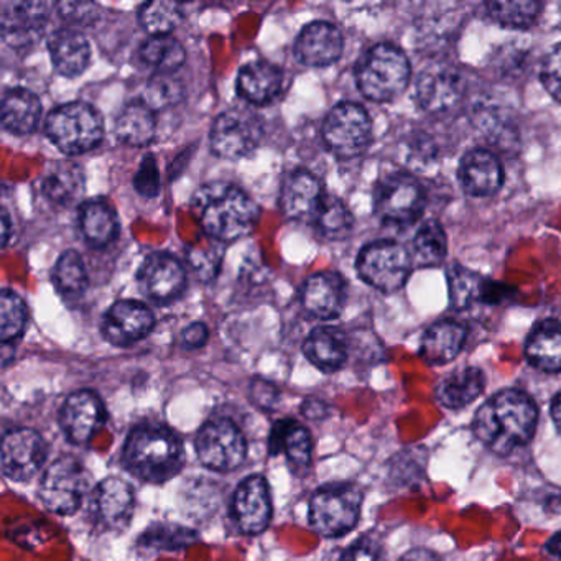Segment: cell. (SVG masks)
<instances>
[{"mask_svg":"<svg viewBox=\"0 0 561 561\" xmlns=\"http://www.w3.org/2000/svg\"><path fill=\"white\" fill-rule=\"evenodd\" d=\"M446 251L448 241L442 226L436 221H426L413 241V262L419 267H436L445 261Z\"/></svg>","mask_w":561,"mask_h":561,"instance_id":"obj_38","label":"cell"},{"mask_svg":"<svg viewBox=\"0 0 561 561\" xmlns=\"http://www.w3.org/2000/svg\"><path fill=\"white\" fill-rule=\"evenodd\" d=\"M327 193L317 176L307 170L291 172L280 190V208L294 221L314 222Z\"/></svg>","mask_w":561,"mask_h":561,"instance_id":"obj_21","label":"cell"},{"mask_svg":"<svg viewBox=\"0 0 561 561\" xmlns=\"http://www.w3.org/2000/svg\"><path fill=\"white\" fill-rule=\"evenodd\" d=\"M459 182L469 196L484 198L501 188L504 170L494 153L485 149H474L461 160Z\"/></svg>","mask_w":561,"mask_h":561,"instance_id":"obj_24","label":"cell"},{"mask_svg":"<svg viewBox=\"0 0 561 561\" xmlns=\"http://www.w3.org/2000/svg\"><path fill=\"white\" fill-rule=\"evenodd\" d=\"M134 489L121 478H107L91 492L90 520L103 534H121L134 515Z\"/></svg>","mask_w":561,"mask_h":561,"instance_id":"obj_13","label":"cell"},{"mask_svg":"<svg viewBox=\"0 0 561 561\" xmlns=\"http://www.w3.org/2000/svg\"><path fill=\"white\" fill-rule=\"evenodd\" d=\"M192 211L203 231L219 242H232L254 231L259 208L231 183H206L192 198Z\"/></svg>","mask_w":561,"mask_h":561,"instance_id":"obj_2","label":"cell"},{"mask_svg":"<svg viewBox=\"0 0 561 561\" xmlns=\"http://www.w3.org/2000/svg\"><path fill=\"white\" fill-rule=\"evenodd\" d=\"M268 451L272 456L285 453L291 469L305 472L310 468L311 453H313L311 433L297 420H278L272 428Z\"/></svg>","mask_w":561,"mask_h":561,"instance_id":"obj_27","label":"cell"},{"mask_svg":"<svg viewBox=\"0 0 561 561\" xmlns=\"http://www.w3.org/2000/svg\"><path fill=\"white\" fill-rule=\"evenodd\" d=\"M123 462L127 471L142 481H169L182 471L185 462L182 439L162 423H140L127 436Z\"/></svg>","mask_w":561,"mask_h":561,"instance_id":"obj_3","label":"cell"},{"mask_svg":"<svg viewBox=\"0 0 561 561\" xmlns=\"http://www.w3.org/2000/svg\"><path fill=\"white\" fill-rule=\"evenodd\" d=\"M55 287L65 298H80L88 288V272L78 252L61 254L51 272Z\"/></svg>","mask_w":561,"mask_h":561,"instance_id":"obj_37","label":"cell"},{"mask_svg":"<svg viewBox=\"0 0 561 561\" xmlns=\"http://www.w3.org/2000/svg\"><path fill=\"white\" fill-rule=\"evenodd\" d=\"M183 96H185V88L182 81L176 80L173 75H156L147 83L142 101L153 111H162L179 104Z\"/></svg>","mask_w":561,"mask_h":561,"instance_id":"obj_45","label":"cell"},{"mask_svg":"<svg viewBox=\"0 0 561 561\" xmlns=\"http://www.w3.org/2000/svg\"><path fill=\"white\" fill-rule=\"evenodd\" d=\"M343 561H386V558L376 543L359 540L344 553Z\"/></svg>","mask_w":561,"mask_h":561,"instance_id":"obj_50","label":"cell"},{"mask_svg":"<svg viewBox=\"0 0 561 561\" xmlns=\"http://www.w3.org/2000/svg\"><path fill=\"white\" fill-rule=\"evenodd\" d=\"M528 363L543 373H561V324L543 321L538 324L525 346Z\"/></svg>","mask_w":561,"mask_h":561,"instance_id":"obj_33","label":"cell"},{"mask_svg":"<svg viewBox=\"0 0 561 561\" xmlns=\"http://www.w3.org/2000/svg\"><path fill=\"white\" fill-rule=\"evenodd\" d=\"M284 88V71L268 61H252L238 73L236 90L245 103L265 106L277 100Z\"/></svg>","mask_w":561,"mask_h":561,"instance_id":"obj_25","label":"cell"},{"mask_svg":"<svg viewBox=\"0 0 561 561\" xmlns=\"http://www.w3.org/2000/svg\"><path fill=\"white\" fill-rule=\"evenodd\" d=\"M87 190L83 169L78 163L67 160L51 167L42 182V192L55 205L70 206L83 198Z\"/></svg>","mask_w":561,"mask_h":561,"instance_id":"obj_32","label":"cell"},{"mask_svg":"<svg viewBox=\"0 0 561 561\" xmlns=\"http://www.w3.org/2000/svg\"><path fill=\"white\" fill-rule=\"evenodd\" d=\"M183 5L170 0H153L142 5L139 12V22L144 31L152 37L170 35L183 21Z\"/></svg>","mask_w":561,"mask_h":561,"instance_id":"obj_40","label":"cell"},{"mask_svg":"<svg viewBox=\"0 0 561 561\" xmlns=\"http://www.w3.org/2000/svg\"><path fill=\"white\" fill-rule=\"evenodd\" d=\"M344 41L330 22H311L295 42V57L308 68H324L336 64L343 55Z\"/></svg>","mask_w":561,"mask_h":561,"instance_id":"obj_22","label":"cell"},{"mask_svg":"<svg viewBox=\"0 0 561 561\" xmlns=\"http://www.w3.org/2000/svg\"><path fill=\"white\" fill-rule=\"evenodd\" d=\"M304 354L323 373H336L347 360L346 337L336 328H317L305 340Z\"/></svg>","mask_w":561,"mask_h":561,"instance_id":"obj_29","label":"cell"},{"mask_svg":"<svg viewBox=\"0 0 561 561\" xmlns=\"http://www.w3.org/2000/svg\"><path fill=\"white\" fill-rule=\"evenodd\" d=\"M156 324L152 311L139 301L123 300L114 304L103 318L104 337L114 346L126 347L144 340Z\"/></svg>","mask_w":561,"mask_h":561,"instance_id":"obj_20","label":"cell"},{"mask_svg":"<svg viewBox=\"0 0 561 561\" xmlns=\"http://www.w3.org/2000/svg\"><path fill=\"white\" fill-rule=\"evenodd\" d=\"M58 14L68 24L91 25L96 22L98 5L93 2H60L57 5Z\"/></svg>","mask_w":561,"mask_h":561,"instance_id":"obj_48","label":"cell"},{"mask_svg":"<svg viewBox=\"0 0 561 561\" xmlns=\"http://www.w3.org/2000/svg\"><path fill=\"white\" fill-rule=\"evenodd\" d=\"M137 277L144 294L160 305L172 304L182 297L186 288L185 268L173 255L165 252L150 254L144 261Z\"/></svg>","mask_w":561,"mask_h":561,"instance_id":"obj_19","label":"cell"},{"mask_svg":"<svg viewBox=\"0 0 561 561\" xmlns=\"http://www.w3.org/2000/svg\"><path fill=\"white\" fill-rule=\"evenodd\" d=\"M264 136L261 116L249 107H232L216 117L209 134L215 156L238 160L254 152Z\"/></svg>","mask_w":561,"mask_h":561,"instance_id":"obj_8","label":"cell"},{"mask_svg":"<svg viewBox=\"0 0 561 561\" xmlns=\"http://www.w3.org/2000/svg\"><path fill=\"white\" fill-rule=\"evenodd\" d=\"M47 455V442L41 433L32 428L11 430L2 439V472L11 481H31L44 468Z\"/></svg>","mask_w":561,"mask_h":561,"instance_id":"obj_14","label":"cell"},{"mask_svg":"<svg viewBox=\"0 0 561 561\" xmlns=\"http://www.w3.org/2000/svg\"><path fill=\"white\" fill-rule=\"evenodd\" d=\"M231 514L242 534L259 535L272 520V497L267 479L249 476L232 495Z\"/></svg>","mask_w":561,"mask_h":561,"instance_id":"obj_15","label":"cell"},{"mask_svg":"<svg viewBox=\"0 0 561 561\" xmlns=\"http://www.w3.org/2000/svg\"><path fill=\"white\" fill-rule=\"evenodd\" d=\"M251 393L254 402L261 405L262 409H271L278 400L277 387L272 386L267 380H254V382H252Z\"/></svg>","mask_w":561,"mask_h":561,"instance_id":"obj_51","label":"cell"},{"mask_svg":"<svg viewBox=\"0 0 561 561\" xmlns=\"http://www.w3.org/2000/svg\"><path fill=\"white\" fill-rule=\"evenodd\" d=\"M410 64L400 48L379 44L370 48L356 68V83L364 98L374 103L397 100L410 83Z\"/></svg>","mask_w":561,"mask_h":561,"instance_id":"obj_4","label":"cell"},{"mask_svg":"<svg viewBox=\"0 0 561 561\" xmlns=\"http://www.w3.org/2000/svg\"><path fill=\"white\" fill-rule=\"evenodd\" d=\"M466 330L451 320L438 321L428 328L420 346V356L432 366H442L458 356L465 346Z\"/></svg>","mask_w":561,"mask_h":561,"instance_id":"obj_31","label":"cell"},{"mask_svg":"<svg viewBox=\"0 0 561 561\" xmlns=\"http://www.w3.org/2000/svg\"><path fill=\"white\" fill-rule=\"evenodd\" d=\"M301 412L305 413L307 419H321V416L327 415V405H324L323 402H320V400L308 399L307 402L304 403V407H301Z\"/></svg>","mask_w":561,"mask_h":561,"instance_id":"obj_53","label":"cell"},{"mask_svg":"<svg viewBox=\"0 0 561 561\" xmlns=\"http://www.w3.org/2000/svg\"><path fill=\"white\" fill-rule=\"evenodd\" d=\"M42 103L37 94L24 88L9 90L2 98V126L15 136H27L41 123Z\"/></svg>","mask_w":561,"mask_h":561,"instance_id":"obj_30","label":"cell"},{"mask_svg":"<svg viewBox=\"0 0 561 561\" xmlns=\"http://www.w3.org/2000/svg\"><path fill=\"white\" fill-rule=\"evenodd\" d=\"M48 139L67 156H81L100 146L104 137L103 117L87 103L61 104L45 123Z\"/></svg>","mask_w":561,"mask_h":561,"instance_id":"obj_5","label":"cell"},{"mask_svg":"<svg viewBox=\"0 0 561 561\" xmlns=\"http://www.w3.org/2000/svg\"><path fill=\"white\" fill-rule=\"evenodd\" d=\"M156 111L144 101H133L124 106L116 119V136L121 142L146 147L156 139Z\"/></svg>","mask_w":561,"mask_h":561,"instance_id":"obj_34","label":"cell"},{"mask_svg":"<svg viewBox=\"0 0 561 561\" xmlns=\"http://www.w3.org/2000/svg\"><path fill=\"white\" fill-rule=\"evenodd\" d=\"M400 561H439L432 551L425 550V548H415V550L409 551L405 557Z\"/></svg>","mask_w":561,"mask_h":561,"instance_id":"obj_54","label":"cell"},{"mask_svg":"<svg viewBox=\"0 0 561 561\" xmlns=\"http://www.w3.org/2000/svg\"><path fill=\"white\" fill-rule=\"evenodd\" d=\"M425 205L422 185L409 175L387 176L374 193V209L386 225H413L423 215Z\"/></svg>","mask_w":561,"mask_h":561,"instance_id":"obj_12","label":"cell"},{"mask_svg":"<svg viewBox=\"0 0 561 561\" xmlns=\"http://www.w3.org/2000/svg\"><path fill=\"white\" fill-rule=\"evenodd\" d=\"M541 81L548 93L561 103V44L545 58L541 67Z\"/></svg>","mask_w":561,"mask_h":561,"instance_id":"obj_49","label":"cell"},{"mask_svg":"<svg viewBox=\"0 0 561 561\" xmlns=\"http://www.w3.org/2000/svg\"><path fill=\"white\" fill-rule=\"evenodd\" d=\"M134 188L140 196L153 199L160 193V173L156 157L152 153L144 157L136 176H134Z\"/></svg>","mask_w":561,"mask_h":561,"instance_id":"obj_47","label":"cell"},{"mask_svg":"<svg viewBox=\"0 0 561 561\" xmlns=\"http://www.w3.org/2000/svg\"><path fill=\"white\" fill-rule=\"evenodd\" d=\"M313 225L317 226L321 236L337 241V239H346L350 236V232L353 231L354 219L350 208L341 199L327 195Z\"/></svg>","mask_w":561,"mask_h":561,"instance_id":"obj_42","label":"cell"},{"mask_svg":"<svg viewBox=\"0 0 561 561\" xmlns=\"http://www.w3.org/2000/svg\"><path fill=\"white\" fill-rule=\"evenodd\" d=\"M363 492L354 484L337 482L314 492L310 501V524L323 537L350 534L360 517Z\"/></svg>","mask_w":561,"mask_h":561,"instance_id":"obj_6","label":"cell"},{"mask_svg":"<svg viewBox=\"0 0 561 561\" xmlns=\"http://www.w3.org/2000/svg\"><path fill=\"white\" fill-rule=\"evenodd\" d=\"M465 91L466 81L459 70L449 65H433L416 80V103L428 113H445L462 100Z\"/></svg>","mask_w":561,"mask_h":561,"instance_id":"obj_17","label":"cell"},{"mask_svg":"<svg viewBox=\"0 0 561 561\" xmlns=\"http://www.w3.org/2000/svg\"><path fill=\"white\" fill-rule=\"evenodd\" d=\"M537 2H489V15L505 28H528L540 14Z\"/></svg>","mask_w":561,"mask_h":561,"instance_id":"obj_44","label":"cell"},{"mask_svg":"<svg viewBox=\"0 0 561 561\" xmlns=\"http://www.w3.org/2000/svg\"><path fill=\"white\" fill-rule=\"evenodd\" d=\"M347 287L341 275L318 272L310 275L301 287V305L310 317L333 320L343 311Z\"/></svg>","mask_w":561,"mask_h":561,"instance_id":"obj_23","label":"cell"},{"mask_svg":"<svg viewBox=\"0 0 561 561\" xmlns=\"http://www.w3.org/2000/svg\"><path fill=\"white\" fill-rule=\"evenodd\" d=\"M27 305L15 291L4 290L0 295V340L4 346L14 343L27 327Z\"/></svg>","mask_w":561,"mask_h":561,"instance_id":"obj_43","label":"cell"},{"mask_svg":"<svg viewBox=\"0 0 561 561\" xmlns=\"http://www.w3.org/2000/svg\"><path fill=\"white\" fill-rule=\"evenodd\" d=\"M357 274L376 290H399L412 271L409 252L392 241H377L366 245L357 257Z\"/></svg>","mask_w":561,"mask_h":561,"instance_id":"obj_10","label":"cell"},{"mask_svg":"<svg viewBox=\"0 0 561 561\" xmlns=\"http://www.w3.org/2000/svg\"><path fill=\"white\" fill-rule=\"evenodd\" d=\"M90 489V474L73 456L58 458L42 476L38 497L58 515H73Z\"/></svg>","mask_w":561,"mask_h":561,"instance_id":"obj_7","label":"cell"},{"mask_svg":"<svg viewBox=\"0 0 561 561\" xmlns=\"http://www.w3.org/2000/svg\"><path fill=\"white\" fill-rule=\"evenodd\" d=\"M50 19L45 2H5L0 15V31L12 48H28L44 35Z\"/></svg>","mask_w":561,"mask_h":561,"instance_id":"obj_18","label":"cell"},{"mask_svg":"<svg viewBox=\"0 0 561 561\" xmlns=\"http://www.w3.org/2000/svg\"><path fill=\"white\" fill-rule=\"evenodd\" d=\"M198 540V535L192 528L183 527L179 524H159L150 525L139 538V547L146 550H180V548L190 547Z\"/></svg>","mask_w":561,"mask_h":561,"instance_id":"obj_39","label":"cell"},{"mask_svg":"<svg viewBox=\"0 0 561 561\" xmlns=\"http://www.w3.org/2000/svg\"><path fill=\"white\" fill-rule=\"evenodd\" d=\"M222 254L219 248L211 244H195L186 251V262L196 278L203 282L215 280L221 268Z\"/></svg>","mask_w":561,"mask_h":561,"instance_id":"obj_46","label":"cell"},{"mask_svg":"<svg viewBox=\"0 0 561 561\" xmlns=\"http://www.w3.org/2000/svg\"><path fill=\"white\" fill-rule=\"evenodd\" d=\"M11 216L9 213L2 211V239H4V248L8 245L9 238H11Z\"/></svg>","mask_w":561,"mask_h":561,"instance_id":"obj_56","label":"cell"},{"mask_svg":"<svg viewBox=\"0 0 561 561\" xmlns=\"http://www.w3.org/2000/svg\"><path fill=\"white\" fill-rule=\"evenodd\" d=\"M196 455L206 468L218 472L238 469L248 456L244 433L232 420L215 419L196 435Z\"/></svg>","mask_w":561,"mask_h":561,"instance_id":"obj_9","label":"cell"},{"mask_svg":"<svg viewBox=\"0 0 561 561\" xmlns=\"http://www.w3.org/2000/svg\"><path fill=\"white\" fill-rule=\"evenodd\" d=\"M48 51L55 70L61 77H80L90 67V42L77 28L65 27L54 32L48 41Z\"/></svg>","mask_w":561,"mask_h":561,"instance_id":"obj_26","label":"cell"},{"mask_svg":"<svg viewBox=\"0 0 561 561\" xmlns=\"http://www.w3.org/2000/svg\"><path fill=\"white\" fill-rule=\"evenodd\" d=\"M208 327H206L205 323L196 321V323L190 324V327H186L185 331H183V346H185L186 350H199V347L208 343Z\"/></svg>","mask_w":561,"mask_h":561,"instance_id":"obj_52","label":"cell"},{"mask_svg":"<svg viewBox=\"0 0 561 561\" xmlns=\"http://www.w3.org/2000/svg\"><path fill=\"white\" fill-rule=\"evenodd\" d=\"M551 419H553L554 426H557L558 433L561 435V393L553 400L551 405Z\"/></svg>","mask_w":561,"mask_h":561,"instance_id":"obj_55","label":"cell"},{"mask_svg":"<svg viewBox=\"0 0 561 561\" xmlns=\"http://www.w3.org/2000/svg\"><path fill=\"white\" fill-rule=\"evenodd\" d=\"M106 407L93 390H78L65 400L60 410V425L73 445H87L103 428Z\"/></svg>","mask_w":561,"mask_h":561,"instance_id":"obj_16","label":"cell"},{"mask_svg":"<svg viewBox=\"0 0 561 561\" xmlns=\"http://www.w3.org/2000/svg\"><path fill=\"white\" fill-rule=\"evenodd\" d=\"M484 374L478 367H466L449 374L438 386L436 397L448 409H462L474 402L484 390Z\"/></svg>","mask_w":561,"mask_h":561,"instance_id":"obj_35","label":"cell"},{"mask_svg":"<svg viewBox=\"0 0 561 561\" xmlns=\"http://www.w3.org/2000/svg\"><path fill=\"white\" fill-rule=\"evenodd\" d=\"M78 221L88 244L96 249L107 248L119 234V218L103 198L84 202L78 211Z\"/></svg>","mask_w":561,"mask_h":561,"instance_id":"obj_28","label":"cell"},{"mask_svg":"<svg viewBox=\"0 0 561 561\" xmlns=\"http://www.w3.org/2000/svg\"><path fill=\"white\" fill-rule=\"evenodd\" d=\"M537 419V407L527 393L502 390L476 413L474 433L492 451L508 455L530 442Z\"/></svg>","mask_w":561,"mask_h":561,"instance_id":"obj_1","label":"cell"},{"mask_svg":"<svg viewBox=\"0 0 561 561\" xmlns=\"http://www.w3.org/2000/svg\"><path fill=\"white\" fill-rule=\"evenodd\" d=\"M547 550L554 557L561 558V531H558L550 541H548Z\"/></svg>","mask_w":561,"mask_h":561,"instance_id":"obj_57","label":"cell"},{"mask_svg":"<svg viewBox=\"0 0 561 561\" xmlns=\"http://www.w3.org/2000/svg\"><path fill=\"white\" fill-rule=\"evenodd\" d=\"M370 136L373 123L369 114L359 104H337L324 119V144L340 159L360 156L369 147Z\"/></svg>","mask_w":561,"mask_h":561,"instance_id":"obj_11","label":"cell"},{"mask_svg":"<svg viewBox=\"0 0 561 561\" xmlns=\"http://www.w3.org/2000/svg\"><path fill=\"white\" fill-rule=\"evenodd\" d=\"M449 301L456 310H465L484 298L488 280L461 265H453L448 272Z\"/></svg>","mask_w":561,"mask_h":561,"instance_id":"obj_41","label":"cell"},{"mask_svg":"<svg viewBox=\"0 0 561 561\" xmlns=\"http://www.w3.org/2000/svg\"><path fill=\"white\" fill-rule=\"evenodd\" d=\"M140 57L157 75H173L185 64V48L170 35L150 37L140 48Z\"/></svg>","mask_w":561,"mask_h":561,"instance_id":"obj_36","label":"cell"}]
</instances>
